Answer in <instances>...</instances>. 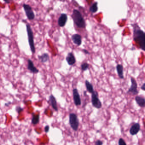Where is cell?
Returning <instances> with one entry per match:
<instances>
[{"label":"cell","instance_id":"6da1fadb","mask_svg":"<svg viewBox=\"0 0 145 145\" xmlns=\"http://www.w3.org/2000/svg\"><path fill=\"white\" fill-rule=\"evenodd\" d=\"M133 28V39L139 48L145 52V32L136 23L131 24Z\"/></svg>","mask_w":145,"mask_h":145},{"label":"cell","instance_id":"7a4b0ae2","mask_svg":"<svg viewBox=\"0 0 145 145\" xmlns=\"http://www.w3.org/2000/svg\"><path fill=\"white\" fill-rule=\"evenodd\" d=\"M71 17L73 22L78 27L81 29H85L86 26L85 21L80 11L76 9L73 11Z\"/></svg>","mask_w":145,"mask_h":145},{"label":"cell","instance_id":"3957f363","mask_svg":"<svg viewBox=\"0 0 145 145\" xmlns=\"http://www.w3.org/2000/svg\"><path fill=\"white\" fill-rule=\"evenodd\" d=\"M26 30L28 35V41L31 50L33 54H35L36 52V49L35 47L34 40L33 32L31 26L29 24H26Z\"/></svg>","mask_w":145,"mask_h":145},{"label":"cell","instance_id":"277c9868","mask_svg":"<svg viewBox=\"0 0 145 145\" xmlns=\"http://www.w3.org/2000/svg\"><path fill=\"white\" fill-rule=\"evenodd\" d=\"M69 122L72 129L74 131H77L79 129V121L76 114L71 113L69 114Z\"/></svg>","mask_w":145,"mask_h":145},{"label":"cell","instance_id":"5b68a950","mask_svg":"<svg viewBox=\"0 0 145 145\" xmlns=\"http://www.w3.org/2000/svg\"><path fill=\"white\" fill-rule=\"evenodd\" d=\"M91 103L93 107L97 109H101L102 106V103L98 98V93L95 91L91 94Z\"/></svg>","mask_w":145,"mask_h":145},{"label":"cell","instance_id":"8992f818","mask_svg":"<svg viewBox=\"0 0 145 145\" xmlns=\"http://www.w3.org/2000/svg\"><path fill=\"white\" fill-rule=\"evenodd\" d=\"M131 85L130 87L127 91V94H130L132 95H136L139 93L137 90V83L135 78L133 77L130 78Z\"/></svg>","mask_w":145,"mask_h":145},{"label":"cell","instance_id":"52a82bcc","mask_svg":"<svg viewBox=\"0 0 145 145\" xmlns=\"http://www.w3.org/2000/svg\"><path fill=\"white\" fill-rule=\"evenodd\" d=\"M23 7L28 19L30 21L33 20L35 18V15L32 7L29 4H23Z\"/></svg>","mask_w":145,"mask_h":145},{"label":"cell","instance_id":"ba28073f","mask_svg":"<svg viewBox=\"0 0 145 145\" xmlns=\"http://www.w3.org/2000/svg\"><path fill=\"white\" fill-rule=\"evenodd\" d=\"M73 100L75 105L76 106H79L81 105L82 101L80 97V94H79V91L77 89L75 88L73 90Z\"/></svg>","mask_w":145,"mask_h":145},{"label":"cell","instance_id":"9c48e42d","mask_svg":"<svg viewBox=\"0 0 145 145\" xmlns=\"http://www.w3.org/2000/svg\"><path fill=\"white\" fill-rule=\"evenodd\" d=\"M68 20V16L65 13H62L58 20V25L61 27H63L66 25Z\"/></svg>","mask_w":145,"mask_h":145},{"label":"cell","instance_id":"30bf717a","mask_svg":"<svg viewBox=\"0 0 145 145\" xmlns=\"http://www.w3.org/2000/svg\"><path fill=\"white\" fill-rule=\"evenodd\" d=\"M140 129V125L139 123H134L130 128L129 133L132 136L135 135Z\"/></svg>","mask_w":145,"mask_h":145},{"label":"cell","instance_id":"8fae6325","mask_svg":"<svg viewBox=\"0 0 145 145\" xmlns=\"http://www.w3.org/2000/svg\"><path fill=\"white\" fill-rule=\"evenodd\" d=\"M48 103L54 110L56 112L58 111V108L57 100L53 94L50 95V96L49 97Z\"/></svg>","mask_w":145,"mask_h":145},{"label":"cell","instance_id":"7c38bea8","mask_svg":"<svg viewBox=\"0 0 145 145\" xmlns=\"http://www.w3.org/2000/svg\"><path fill=\"white\" fill-rule=\"evenodd\" d=\"M65 59L69 66H73L76 63V59L74 54L72 53H68Z\"/></svg>","mask_w":145,"mask_h":145},{"label":"cell","instance_id":"4fadbf2b","mask_svg":"<svg viewBox=\"0 0 145 145\" xmlns=\"http://www.w3.org/2000/svg\"><path fill=\"white\" fill-rule=\"evenodd\" d=\"M27 69L32 73L37 74L39 73V70L34 66L33 61L31 59H28Z\"/></svg>","mask_w":145,"mask_h":145},{"label":"cell","instance_id":"5bb4252c","mask_svg":"<svg viewBox=\"0 0 145 145\" xmlns=\"http://www.w3.org/2000/svg\"><path fill=\"white\" fill-rule=\"evenodd\" d=\"M73 43L77 46H80L82 43V36L78 34H73L71 37Z\"/></svg>","mask_w":145,"mask_h":145},{"label":"cell","instance_id":"9a60e30c","mask_svg":"<svg viewBox=\"0 0 145 145\" xmlns=\"http://www.w3.org/2000/svg\"><path fill=\"white\" fill-rule=\"evenodd\" d=\"M135 101L137 104L141 108L145 107V98L141 96L137 95L135 97Z\"/></svg>","mask_w":145,"mask_h":145},{"label":"cell","instance_id":"2e32d148","mask_svg":"<svg viewBox=\"0 0 145 145\" xmlns=\"http://www.w3.org/2000/svg\"><path fill=\"white\" fill-rule=\"evenodd\" d=\"M116 71L117 75L121 79H123L124 78L123 75V66L120 64H117L116 66Z\"/></svg>","mask_w":145,"mask_h":145},{"label":"cell","instance_id":"e0dca14e","mask_svg":"<svg viewBox=\"0 0 145 145\" xmlns=\"http://www.w3.org/2000/svg\"><path fill=\"white\" fill-rule=\"evenodd\" d=\"M40 120V114H35L33 113L32 114V123L33 125H36L38 124Z\"/></svg>","mask_w":145,"mask_h":145},{"label":"cell","instance_id":"ac0fdd59","mask_svg":"<svg viewBox=\"0 0 145 145\" xmlns=\"http://www.w3.org/2000/svg\"><path fill=\"white\" fill-rule=\"evenodd\" d=\"M38 59L42 63H45L48 62L49 60V56L46 53H44L42 55L38 56Z\"/></svg>","mask_w":145,"mask_h":145},{"label":"cell","instance_id":"d6986e66","mask_svg":"<svg viewBox=\"0 0 145 145\" xmlns=\"http://www.w3.org/2000/svg\"><path fill=\"white\" fill-rule=\"evenodd\" d=\"M85 85L87 91L90 94H93V93L95 91L93 85L91 83L87 80H85Z\"/></svg>","mask_w":145,"mask_h":145},{"label":"cell","instance_id":"ffe728a7","mask_svg":"<svg viewBox=\"0 0 145 145\" xmlns=\"http://www.w3.org/2000/svg\"><path fill=\"white\" fill-rule=\"evenodd\" d=\"M98 2H95L93 4H92V5L89 8V11L92 13H96L98 10Z\"/></svg>","mask_w":145,"mask_h":145},{"label":"cell","instance_id":"44dd1931","mask_svg":"<svg viewBox=\"0 0 145 145\" xmlns=\"http://www.w3.org/2000/svg\"><path fill=\"white\" fill-rule=\"evenodd\" d=\"M89 64L87 63H84L81 65V68L82 71H85L88 69L89 67Z\"/></svg>","mask_w":145,"mask_h":145},{"label":"cell","instance_id":"7402d4cb","mask_svg":"<svg viewBox=\"0 0 145 145\" xmlns=\"http://www.w3.org/2000/svg\"><path fill=\"white\" fill-rule=\"evenodd\" d=\"M118 145H127L125 141L122 138H120L119 139L118 142Z\"/></svg>","mask_w":145,"mask_h":145},{"label":"cell","instance_id":"603a6c76","mask_svg":"<svg viewBox=\"0 0 145 145\" xmlns=\"http://www.w3.org/2000/svg\"><path fill=\"white\" fill-rule=\"evenodd\" d=\"M16 111L18 114L21 113V112H22L24 111V109L22 108H21V107H16Z\"/></svg>","mask_w":145,"mask_h":145},{"label":"cell","instance_id":"cb8c5ba5","mask_svg":"<svg viewBox=\"0 0 145 145\" xmlns=\"http://www.w3.org/2000/svg\"><path fill=\"white\" fill-rule=\"evenodd\" d=\"M103 145V142L101 140H98L95 141V145Z\"/></svg>","mask_w":145,"mask_h":145},{"label":"cell","instance_id":"d4e9b609","mask_svg":"<svg viewBox=\"0 0 145 145\" xmlns=\"http://www.w3.org/2000/svg\"><path fill=\"white\" fill-rule=\"evenodd\" d=\"M50 126L49 125H46L44 128V131L46 133H48L49 131Z\"/></svg>","mask_w":145,"mask_h":145},{"label":"cell","instance_id":"484cf974","mask_svg":"<svg viewBox=\"0 0 145 145\" xmlns=\"http://www.w3.org/2000/svg\"><path fill=\"white\" fill-rule=\"evenodd\" d=\"M140 88L142 90L145 91V83H144L141 86Z\"/></svg>","mask_w":145,"mask_h":145},{"label":"cell","instance_id":"4316f807","mask_svg":"<svg viewBox=\"0 0 145 145\" xmlns=\"http://www.w3.org/2000/svg\"><path fill=\"white\" fill-rule=\"evenodd\" d=\"M82 51L83 52V53H84L85 54H90V53H89V52L87 51V50H85V49H83V50H82Z\"/></svg>","mask_w":145,"mask_h":145},{"label":"cell","instance_id":"83f0119b","mask_svg":"<svg viewBox=\"0 0 145 145\" xmlns=\"http://www.w3.org/2000/svg\"><path fill=\"white\" fill-rule=\"evenodd\" d=\"M4 2L6 3V4H8L10 3V1H9L8 0H4Z\"/></svg>","mask_w":145,"mask_h":145},{"label":"cell","instance_id":"f1b7e54d","mask_svg":"<svg viewBox=\"0 0 145 145\" xmlns=\"http://www.w3.org/2000/svg\"><path fill=\"white\" fill-rule=\"evenodd\" d=\"M10 103H6V104H5V106H7V107H8L9 106V105H10Z\"/></svg>","mask_w":145,"mask_h":145},{"label":"cell","instance_id":"f546056e","mask_svg":"<svg viewBox=\"0 0 145 145\" xmlns=\"http://www.w3.org/2000/svg\"><path fill=\"white\" fill-rule=\"evenodd\" d=\"M14 145H17V144H14Z\"/></svg>","mask_w":145,"mask_h":145}]
</instances>
